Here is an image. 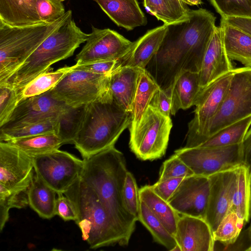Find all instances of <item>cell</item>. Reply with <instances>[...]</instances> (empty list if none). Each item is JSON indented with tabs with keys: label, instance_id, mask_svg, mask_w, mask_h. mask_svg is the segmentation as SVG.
<instances>
[{
	"label": "cell",
	"instance_id": "f907efd6",
	"mask_svg": "<svg viewBox=\"0 0 251 251\" xmlns=\"http://www.w3.org/2000/svg\"><path fill=\"white\" fill-rule=\"evenodd\" d=\"M185 4L191 6L201 5L202 2V0H180Z\"/></svg>",
	"mask_w": 251,
	"mask_h": 251
},
{
	"label": "cell",
	"instance_id": "836d02e7",
	"mask_svg": "<svg viewBox=\"0 0 251 251\" xmlns=\"http://www.w3.org/2000/svg\"><path fill=\"white\" fill-rule=\"evenodd\" d=\"M72 66H65L55 71L43 73L25 85L18 93V102L26 98L43 94L54 87L68 72Z\"/></svg>",
	"mask_w": 251,
	"mask_h": 251
},
{
	"label": "cell",
	"instance_id": "cb8c5ba5",
	"mask_svg": "<svg viewBox=\"0 0 251 251\" xmlns=\"http://www.w3.org/2000/svg\"><path fill=\"white\" fill-rule=\"evenodd\" d=\"M224 48L228 58L251 67V36L221 19Z\"/></svg>",
	"mask_w": 251,
	"mask_h": 251
},
{
	"label": "cell",
	"instance_id": "d6a6232c",
	"mask_svg": "<svg viewBox=\"0 0 251 251\" xmlns=\"http://www.w3.org/2000/svg\"><path fill=\"white\" fill-rule=\"evenodd\" d=\"M86 105L73 107L67 105L56 119V134L63 144H74L79 130Z\"/></svg>",
	"mask_w": 251,
	"mask_h": 251
},
{
	"label": "cell",
	"instance_id": "6da1fadb",
	"mask_svg": "<svg viewBox=\"0 0 251 251\" xmlns=\"http://www.w3.org/2000/svg\"><path fill=\"white\" fill-rule=\"evenodd\" d=\"M216 17L204 8L190 10L188 17L168 29L146 70L161 89L173 85L184 71L199 73L216 27Z\"/></svg>",
	"mask_w": 251,
	"mask_h": 251
},
{
	"label": "cell",
	"instance_id": "60d3db41",
	"mask_svg": "<svg viewBox=\"0 0 251 251\" xmlns=\"http://www.w3.org/2000/svg\"><path fill=\"white\" fill-rule=\"evenodd\" d=\"M139 190L134 176L128 171L123 188V200L128 211L137 221L140 201Z\"/></svg>",
	"mask_w": 251,
	"mask_h": 251
},
{
	"label": "cell",
	"instance_id": "b9f144b4",
	"mask_svg": "<svg viewBox=\"0 0 251 251\" xmlns=\"http://www.w3.org/2000/svg\"><path fill=\"white\" fill-rule=\"evenodd\" d=\"M18 103L17 92L7 83L0 84V127L5 124Z\"/></svg>",
	"mask_w": 251,
	"mask_h": 251
},
{
	"label": "cell",
	"instance_id": "e0dca14e",
	"mask_svg": "<svg viewBox=\"0 0 251 251\" xmlns=\"http://www.w3.org/2000/svg\"><path fill=\"white\" fill-rule=\"evenodd\" d=\"M67 105L54 99L50 90L20 101L10 117L0 128L19 124L57 118Z\"/></svg>",
	"mask_w": 251,
	"mask_h": 251
},
{
	"label": "cell",
	"instance_id": "c3c4849f",
	"mask_svg": "<svg viewBox=\"0 0 251 251\" xmlns=\"http://www.w3.org/2000/svg\"><path fill=\"white\" fill-rule=\"evenodd\" d=\"M223 19L227 24L251 36V17H228Z\"/></svg>",
	"mask_w": 251,
	"mask_h": 251
},
{
	"label": "cell",
	"instance_id": "ee69618b",
	"mask_svg": "<svg viewBox=\"0 0 251 251\" xmlns=\"http://www.w3.org/2000/svg\"><path fill=\"white\" fill-rule=\"evenodd\" d=\"M173 85L166 89L159 88L154 93L150 105L163 115L170 117Z\"/></svg>",
	"mask_w": 251,
	"mask_h": 251
},
{
	"label": "cell",
	"instance_id": "8992f818",
	"mask_svg": "<svg viewBox=\"0 0 251 251\" xmlns=\"http://www.w3.org/2000/svg\"><path fill=\"white\" fill-rule=\"evenodd\" d=\"M68 11L51 23L13 26L0 21V84L5 83L14 72L61 24Z\"/></svg>",
	"mask_w": 251,
	"mask_h": 251
},
{
	"label": "cell",
	"instance_id": "ac0fdd59",
	"mask_svg": "<svg viewBox=\"0 0 251 251\" xmlns=\"http://www.w3.org/2000/svg\"><path fill=\"white\" fill-rule=\"evenodd\" d=\"M181 251H213L215 240L213 232L205 219L180 215L175 234Z\"/></svg>",
	"mask_w": 251,
	"mask_h": 251
},
{
	"label": "cell",
	"instance_id": "f35d334b",
	"mask_svg": "<svg viewBox=\"0 0 251 251\" xmlns=\"http://www.w3.org/2000/svg\"><path fill=\"white\" fill-rule=\"evenodd\" d=\"M221 18L251 17V0H209Z\"/></svg>",
	"mask_w": 251,
	"mask_h": 251
},
{
	"label": "cell",
	"instance_id": "4dcf8cb0",
	"mask_svg": "<svg viewBox=\"0 0 251 251\" xmlns=\"http://www.w3.org/2000/svg\"><path fill=\"white\" fill-rule=\"evenodd\" d=\"M251 125V115L220 129L197 147H221L242 143Z\"/></svg>",
	"mask_w": 251,
	"mask_h": 251
},
{
	"label": "cell",
	"instance_id": "9c48e42d",
	"mask_svg": "<svg viewBox=\"0 0 251 251\" xmlns=\"http://www.w3.org/2000/svg\"><path fill=\"white\" fill-rule=\"evenodd\" d=\"M109 77V75L73 68L50 91L54 99L70 106H81L95 100L108 91Z\"/></svg>",
	"mask_w": 251,
	"mask_h": 251
},
{
	"label": "cell",
	"instance_id": "d590c367",
	"mask_svg": "<svg viewBox=\"0 0 251 251\" xmlns=\"http://www.w3.org/2000/svg\"><path fill=\"white\" fill-rule=\"evenodd\" d=\"M56 119L25 123L8 128H0V142L54 132Z\"/></svg>",
	"mask_w": 251,
	"mask_h": 251
},
{
	"label": "cell",
	"instance_id": "8fae6325",
	"mask_svg": "<svg viewBox=\"0 0 251 251\" xmlns=\"http://www.w3.org/2000/svg\"><path fill=\"white\" fill-rule=\"evenodd\" d=\"M194 174L209 176L243 164L242 143L221 147H183L175 151Z\"/></svg>",
	"mask_w": 251,
	"mask_h": 251
},
{
	"label": "cell",
	"instance_id": "1f68e13d",
	"mask_svg": "<svg viewBox=\"0 0 251 251\" xmlns=\"http://www.w3.org/2000/svg\"><path fill=\"white\" fill-rule=\"evenodd\" d=\"M157 83L145 69H140L137 89L133 100L130 126L137 124L150 105L151 100L159 88Z\"/></svg>",
	"mask_w": 251,
	"mask_h": 251
},
{
	"label": "cell",
	"instance_id": "8d00e7d4",
	"mask_svg": "<svg viewBox=\"0 0 251 251\" xmlns=\"http://www.w3.org/2000/svg\"><path fill=\"white\" fill-rule=\"evenodd\" d=\"M29 187L10 189L0 184V231H2L8 221L10 209H22L28 205Z\"/></svg>",
	"mask_w": 251,
	"mask_h": 251
},
{
	"label": "cell",
	"instance_id": "7a4b0ae2",
	"mask_svg": "<svg viewBox=\"0 0 251 251\" xmlns=\"http://www.w3.org/2000/svg\"><path fill=\"white\" fill-rule=\"evenodd\" d=\"M83 159L80 178L95 191L129 241L137 219L128 211L123 200V188L128 171L124 154L114 146Z\"/></svg>",
	"mask_w": 251,
	"mask_h": 251
},
{
	"label": "cell",
	"instance_id": "5bb4252c",
	"mask_svg": "<svg viewBox=\"0 0 251 251\" xmlns=\"http://www.w3.org/2000/svg\"><path fill=\"white\" fill-rule=\"evenodd\" d=\"M209 190L208 176L194 175L182 180L167 201L180 215L204 219Z\"/></svg>",
	"mask_w": 251,
	"mask_h": 251
},
{
	"label": "cell",
	"instance_id": "f6af8a7d",
	"mask_svg": "<svg viewBox=\"0 0 251 251\" xmlns=\"http://www.w3.org/2000/svg\"><path fill=\"white\" fill-rule=\"evenodd\" d=\"M55 207V215L59 216L65 221L77 219V213L73 202L63 193L57 194Z\"/></svg>",
	"mask_w": 251,
	"mask_h": 251
},
{
	"label": "cell",
	"instance_id": "5b68a950",
	"mask_svg": "<svg viewBox=\"0 0 251 251\" xmlns=\"http://www.w3.org/2000/svg\"><path fill=\"white\" fill-rule=\"evenodd\" d=\"M89 35L77 26L73 19L72 10H69L67 16L58 27L4 83L10 85L18 94L37 76L52 70L50 66L53 64L72 56L76 49L86 41Z\"/></svg>",
	"mask_w": 251,
	"mask_h": 251
},
{
	"label": "cell",
	"instance_id": "44dd1931",
	"mask_svg": "<svg viewBox=\"0 0 251 251\" xmlns=\"http://www.w3.org/2000/svg\"><path fill=\"white\" fill-rule=\"evenodd\" d=\"M140 69L123 66L117 68L109 75L110 95L119 105L131 114Z\"/></svg>",
	"mask_w": 251,
	"mask_h": 251
},
{
	"label": "cell",
	"instance_id": "7bdbcfd3",
	"mask_svg": "<svg viewBox=\"0 0 251 251\" xmlns=\"http://www.w3.org/2000/svg\"><path fill=\"white\" fill-rule=\"evenodd\" d=\"M36 9L43 23H53L64 15L65 7L62 2L53 0H35Z\"/></svg>",
	"mask_w": 251,
	"mask_h": 251
},
{
	"label": "cell",
	"instance_id": "603a6c76",
	"mask_svg": "<svg viewBox=\"0 0 251 251\" xmlns=\"http://www.w3.org/2000/svg\"><path fill=\"white\" fill-rule=\"evenodd\" d=\"M199 73L184 71L176 79L173 87L171 114L195 105L201 89Z\"/></svg>",
	"mask_w": 251,
	"mask_h": 251
},
{
	"label": "cell",
	"instance_id": "7c38bea8",
	"mask_svg": "<svg viewBox=\"0 0 251 251\" xmlns=\"http://www.w3.org/2000/svg\"><path fill=\"white\" fill-rule=\"evenodd\" d=\"M35 174L57 194L64 193L80 177L84 160L59 149L32 157Z\"/></svg>",
	"mask_w": 251,
	"mask_h": 251
},
{
	"label": "cell",
	"instance_id": "d6986e66",
	"mask_svg": "<svg viewBox=\"0 0 251 251\" xmlns=\"http://www.w3.org/2000/svg\"><path fill=\"white\" fill-rule=\"evenodd\" d=\"M234 69L225 50L222 30L216 26L203 56L199 72L200 85L204 87Z\"/></svg>",
	"mask_w": 251,
	"mask_h": 251
},
{
	"label": "cell",
	"instance_id": "30bf717a",
	"mask_svg": "<svg viewBox=\"0 0 251 251\" xmlns=\"http://www.w3.org/2000/svg\"><path fill=\"white\" fill-rule=\"evenodd\" d=\"M251 115V67L239 68L210 126L206 140L224 127Z\"/></svg>",
	"mask_w": 251,
	"mask_h": 251
},
{
	"label": "cell",
	"instance_id": "f546056e",
	"mask_svg": "<svg viewBox=\"0 0 251 251\" xmlns=\"http://www.w3.org/2000/svg\"><path fill=\"white\" fill-rule=\"evenodd\" d=\"M5 142L18 148L32 157L58 150L63 145L60 138L54 132L21 138Z\"/></svg>",
	"mask_w": 251,
	"mask_h": 251
},
{
	"label": "cell",
	"instance_id": "277c9868",
	"mask_svg": "<svg viewBox=\"0 0 251 251\" xmlns=\"http://www.w3.org/2000/svg\"><path fill=\"white\" fill-rule=\"evenodd\" d=\"M74 203L75 221L91 249L129 243L95 191L80 177L63 193Z\"/></svg>",
	"mask_w": 251,
	"mask_h": 251
},
{
	"label": "cell",
	"instance_id": "9a60e30c",
	"mask_svg": "<svg viewBox=\"0 0 251 251\" xmlns=\"http://www.w3.org/2000/svg\"><path fill=\"white\" fill-rule=\"evenodd\" d=\"M208 178L210 190L204 219L214 232L230 211L236 182V168L215 173Z\"/></svg>",
	"mask_w": 251,
	"mask_h": 251
},
{
	"label": "cell",
	"instance_id": "7dc6e473",
	"mask_svg": "<svg viewBox=\"0 0 251 251\" xmlns=\"http://www.w3.org/2000/svg\"><path fill=\"white\" fill-rule=\"evenodd\" d=\"M184 178L176 177L158 180L151 185V187L157 195L168 201Z\"/></svg>",
	"mask_w": 251,
	"mask_h": 251
},
{
	"label": "cell",
	"instance_id": "681fc988",
	"mask_svg": "<svg viewBox=\"0 0 251 251\" xmlns=\"http://www.w3.org/2000/svg\"><path fill=\"white\" fill-rule=\"evenodd\" d=\"M243 165L247 166L249 171L251 178V127L248 130L242 143Z\"/></svg>",
	"mask_w": 251,
	"mask_h": 251
},
{
	"label": "cell",
	"instance_id": "4fadbf2b",
	"mask_svg": "<svg viewBox=\"0 0 251 251\" xmlns=\"http://www.w3.org/2000/svg\"><path fill=\"white\" fill-rule=\"evenodd\" d=\"M75 57L76 64L93 62L118 60L128 50L132 44L127 39L109 29H100L92 26V32Z\"/></svg>",
	"mask_w": 251,
	"mask_h": 251
},
{
	"label": "cell",
	"instance_id": "ab89813d",
	"mask_svg": "<svg viewBox=\"0 0 251 251\" xmlns=\"http://www.w3.org/2000/svg\"><path fill=\"white\" fill-rule=\"evenodd\" d=\"M194 175L190 168L174 153L163 163L158 180L171 178L186 177Z\"/></svg>",
	"mask_w": 251,
	"mask_h": 251
},
{
	"label": "cell",
	"instance_id": "7402d4cb",
	"mask_svg": "<svg viewBox=\"0 0 251 251\" xmlns=\"http://www.w3.org/2000/svg\"><path fill=\"white\" fill-rule=\"evenodd\" d=\"M118 26L127 30L144 26L147 18L137 0H93Z\"/></svg>",
	"mask_w": 251,
	"mask_h": 251
},
{
	"label": "cell",
	"instance_id": "f1b7e54d",
	"mask_svg": "<svg viewBox=\"0 0 251 251\" xmlns=\"http://www.w3.org/2000/svg\"><path fill=\"white\" fill-rule=\"evenodd\" d=\"M143 5L149 14L166 25L186 19L190 10L180 0H143Z\"/></svg>",
	"mask_w": 251,
	"mask_h": 251
},
{
	"label": "cell",
	"instance_id": "ffe728a7",
	"mask_svg": "<svg viewBox=\"0 0 251 251\" xmlns=\"http://www.w3.org/2000/svg\"><path fill=\"white\" fill-rule=\"evenodd\" d=\"M167 29L168 25L163 24L149 30L133 42L126 53L117 60V68L128 66L140 69H146L158 50Z\"/></svg>",
	"mask_w": 251,
	"mask_h": 251
},
{
	"label": "cell",
	"instance_id": "816d5d0a",
	"mask_svg": "<svg viewBox=\"0 0 251 251\" xmlns=\"http://www.w3.org/2000/svg\"><path fill=\"white\" fill-rule=\"evenodd\" d=\"M245 250L247 251H251V246H250L248 249H246Z\"/></svg>",
	"mask_w": 251,
	"mask_h": 251
},
{
	"label": "cell",
	"instance_id": "52a82bcc",
	"mask_svg": "<svg viewBox=\"0 0 251 251\" xmlns=\"http://www.w3.org/2000/svg\"><path fill=\"white\" fill-rule=\"evenodd\" d=\"M170 117L149 105L139 122L129 126V148L142 160H153L166 153L172 127Z\"/></svg>",
	"mask_w": 251,
	"mask_h": 251
},
{
	"label": "cell",
	"instance_id": "ba28073f",
	"mask_svg": "<svg viewBox=\"0 0 251 251\" xmlns=\"http://www.w3.org/2000/svg\"><path fill=\"white\" fill-rule=\"evenodd\" d=\"M238 69H234L201 88L195 104L194 117L188 124L185 147H197L206 140L212 120Z\"/></svg>",
	"mask_w": 251,
	"mask_h": 251
},
{
	"label": "cell",
	"instance_id": "83f0119b",
	"mask_svg": "<svg viewBox=\"0 0 251 251\" xmlns=\"http://www.w3.org/2000/svg\"><path fill=\"white\" fill-rule=\"evenodd\" d=\"M236 182L229 212H235L246 224L251 218L250 174L248 168L243 164L236 168Z\"/></svg>",
	"mask_w": 251,
	"mask_h": 251
},
{
	"label": "cell",
	"instance_id": "e575fe53",
	"mask_svg": "<svg viewBox=\"0 0 251 251\" xmlns=\"http://www.w3.org/2000/svg\"><path fill=\"white\" fill-rule=\"evenodd\" d=\"M138 221L149 231L155 242L168 250L172 251L177 245L174 236L141 200Z\"/></svg>",
	"mask_w": 251,
	"mask_h": 251
},
{
	"label": "cell",
	"instance_id": "4316f807",
	"mask_svg": "<svg viewBox=\"0 0 251 251\" xmlns=\"http://www.w3.org/2000/svg\"><path fill=\"white\" fill-rule=\"evenodd\" d=\"M139 197L152 213L162 223L174 236L179 215L168 202L157 195L151 185H145L139 189Z\"/></svg>",
	"mask_w": 251,
	"mask_h": 251
},
{
	"label": "cell",
	"instance_id": "f5cc1de1",
	"mask_svg": "<svg viewBox=\"0 0 251 251\" xmlns=\"http://www.w3.org/2000/svg\"><path fill=\"white\" fill-rule=\"evenodd\" d=\"M53 0L62 2L63 1H65V0Z\"/></svg>",
	"mask_w": 251,
	"mask_h": 251
},
{
	"label": "cell",
	"instance_id": "484cf974",
	"mask_svg": "<svg viewBox=\"0 0 251 251\" xmlns=\"http://www.w3.org/2000/svg\"><path fill=\"white\" fill-rule=\"evenodd\" d=\"M57 193L34 174L28 190V205L41 218L50 219L55 215Z\"/></svg>",
	"mask_w": 251,
	"mask_h": 251
},
{
	"label": "cell",
	"instance_id": "2e32d148",
	"mask_svg": "<svg viewBox=\"0 0 251 251\" xmlns=\"http://www.w3.org/2000/svg\"><path fill=\"white\" fill-rule=\"evenodd\" d=\"M35 172L32 157L5 142H0V184L8 188H28Z\"/></svg>",
	"mask_w": 251,
	"mask_h": 251
},
{
	"label": "cell",
	"instance_id": "74e56055",
	"mask_svg": "<svg viewBox=\"0 0 251 251\" xmlns=\"http://www.w3.org/2000/svg\"><path fill=\"white\" fill-rule=\"evenodd\" d=\"M245 225L244 220L235 212H228L213 232L215 241L219 242L225 246L234 244Z\"/></svg>",
	"mask_w": 251,
	"mask_h": 251
},
{
	"label": "cell",
	"instance_id": "bcb514c9",
	"mask_svg": "<svg viewBox=\"0 0 251 251\" xmlns=\"http://www.w3.org/2000/svg\"><path fill=\"white\" fill-rule=\"evenodd\" d=\"M118 66L117 60H101L91 63L73 65V69L88 71L95 74L110 75Z\"/></svg>",
	"mask_w": 251,
	"mask_h": 251
},
{
	"label": "cell",
	"instance_id": "3957f363",
	"mask_svg": "<svg viewBox=\"0 0 251 251\" xmlns=\"http://www.w3.org/2000/svg\"><path fill=\"white\" fill-rule=\"evenodd\" d=\"M131 114L119 105L108 91L86 105L74 145L83 159L114 146L130 125Z\"/></svg>",
	"mask_w": 251,
	"mask_h": 251
},
{
	"label": "cell",
	"instance_id": "d4e9b609",
	"mask_svg": "<svg viewBox=\"0 0 251 251\" xmlns=\"http://www.w3.org/2000/svg\"><path fill=\"white\" fill-rule=\"evenodd\" d=\"M0 21L13 26L43 23L37 12L35 0H0Z\"/></svg>",
	"mask_w": 251,
	"mask_h": 251
}]
</instances>
